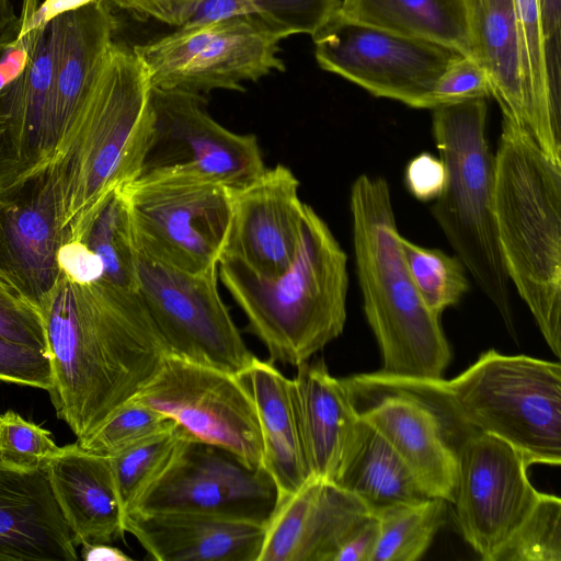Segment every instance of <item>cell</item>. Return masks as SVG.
<instances>
[{
	"label": "cell",
	"mask_w": 561,
	"mask_h": 561,
	"mask_svg": "<svg viewBox=\"0 0 561 561\" xmlns=\"http://www.w3.org/2000/svg\"><path fill=\"white\" fill-rule=\"evenodd\" d=\"M56 415L81 442L133 399L168 348L138 290L61 274L42 313Z\"/></svg>",
	"instance_id": "cell-1"
},
{
	"label": "cell",
	"mask_w": 561,
	"mask_h": 561,
	"mask_svg": "<svg viewBox=\"0 0 561 561\" xmlns=\"http://www.w3.org/2000/svg\"><path fill=\"white\" fill-rule=\"evenodd\" d=\"M495 160L494 216L510 278L552 353L561 355V161L508 118Z\"/></svg>",
	"instance_id": "cell-2"
},
{
	"label": "cell",
	"mask_w": 561,
	"mask_h": 561,
	"mask_svg": "<svg viewBox=\"0 0 561 561\" xmlns=\"http://www.w3.org/2000/svg\"><path fill=\"white\" fill-rule=\"evenodd\" d=\"M218 276L272 363L298 366L344 330L347 255L327 222L307 204L302 242L284 273L264 277L236 260L221 257Z\"/></svg>",
	"instance_id": "cell-3"
},
{
	"label": "cell",
	"mask_w": 561,
	"mask_h": 561,
	"mask_svg": "<svg viewBox=\"0 0 561 561\" xmlns=\"http://www.w3.org/2000/svg\"><path fill=\"white\" fill-rule=\"evenodd\" d=\"M356 273L381 373L437 380L451 357L439 317L424 302L403 260L388 182L359 175L351 187Z\"/></svg>",
	"instance_id": "cell-4"
},
{
	"label": "cell",
	"mask_w": 561,
	"mask_h": 561,
	"mask_svg": "<svg viewBox=\"0 0 561 561\" xmlns=\"http://www.w3.org/2000/svg\"><path fill=\"white\" fill-rule=\"evenodd\" d=\"M151 82L133 47L113 42L59 161L64 229L136 179L149 147Z\"/></svg>",
	"instance_id": "cell-5"
},
{
	"label": "cell",
	"mask_w": 561,
	"mask_h": 561,
	"mask_svg": "<svg viewBox=\"0 0 561 561\" xmlns=\"http://www.w3.org/2000/svg\"><path fill=\"white\" fill-rule=\"evenodd\" d=\"M486 114L485 99L433 108V137L446 180L431 211L476 284L510 318L511 282L497 241Z\"/></svg>",
	"instance_id": "cell-6"
},
{
	"label": "cell",
	"mask_w": 561,
	"mask_h": 561,
	"mask_svg": "<svg viewBox=\"0 0 561 561\" xmlns=\"http://www.w3.org/2000/svg\"><path fill=\"white\" fill-rule=\"evenodd\" d=\"M445 387L463 420L518 450L528 466L561 463V365L489 350Z\"/></svg>",
	"instance_id": "cell-7"
},
{
	"label": "cell",
	"mask_w": 561,
	"mask_h": 561,
	"mask_svg": "<svg viewBox=\"0 0 561 561\" xmlns=\"http://www.w3.org/2000/svg\"><path fill=\"white\" fill-rule=\"evenodd\" d=\"M356 413L376 427L431 496L451 502L461 443L478 433L454 404L443 378L381 371L341 378Z\"/></svg>",
	"instance_id": "cell-8"
},
{
	"label": "cell",
	"mask_w": 561,
	"mask_h": 561,
	"mask_svg": "<svg viewBox=\"0 0 561 561\" xmlns=\"http://www.w3.org/2000/svg\"><path fill=\"white\" fill-rule=\"evenodd\" d=\"M136 249L168 266L205 273L218 268L234 193L207 178L148 171L122 185Z\"/></svg>",
	"instance_id": "cell-9"
},
{
	"label": "cell",
	"mask_w": 561,
	"mask_h": 561,
	"mask_svg": "<svg viewBox=\"0 0 561 561\" xmlns=\"http://www.w3.org/2000/svg\"><path fill=\"white\" fill-rule=\"evenodd\" d=\"M279 38L252 16H233L134 46L151 85L197 94L243 91L273 70L284 71Z\"/></svg>",
	"instance_id": "cell-10"
},
{
	"label": "cell",
	"mask_w": 561,
	"mask_h": 561,
	"mask_svg": "<svg viewBox=\"0 0 561 561\" xmlns=\"http://www.w3.org/2000/svg\"><path fill=\"white\" fill-rule=\"evenodd\" d=\"M137 252V285L169 354L232 374L255 357L218 289V268L190 273Z\"/></svg>",
	"instance_id": "cell-11"
},
{
	"label": "cell",
	"mask_w": 561,
	"mask_h": 561,
	"mask_svg": "<svg viewBox=\"0 0 561 561\" xmlns=\"http://www.w3.org/2000/svg\"><path fill=\"white\" fill-rule=\"evenodd\" d=\"M312 39L317 62L323 70L377 98L413 108L437 106L436 82L448 65L461 56L448 47L353 20L341 11Z\"/></svg>",
	"instance_id": "cell-12"
},
{
	"label": "cell",
	"mask_w": 561,
	"mask_h": 561,
	"mask_svg": "<svg viewBox=\"0 0 561 561\" xmlns=\"http://www.w3.org/2000/svg\"><path fill=\"white\" fill-rule=\"evenodd\" d=\"M130 400L168 415L194 438L230 451L248 467L264 468L256 409L239 375L168 354Z\"/></svg>",
	"instance_id": "cell-13"
},
{
	"label": "cell",
	"mask_w": 561,
	"mask_h": 561,
	"mask_svg": "<svg viewBox=\"0 0 561 561\" xmlns=\"http://www.w3.org/2000/svg\"><path fill=\"white\" fill-rule=\"evenodd\" d=\"M152 130L140 173L179 171L238 191L266 169L259 140L220 125L197 93L151 85Z\"/></svg>",
	"instance_id": "cell-14"
},
{
	"label": "cell",
	"mask_w": 561,
	"mask_h": 561,
	"mask_svg": "<svg viewBox=\"0 0 561 561\" xmlns=\"http://www.w3.org/2000/svg\"><path fill=\"white\" fill-rule=\"evenodd\" d=\"M278 502L277 485L265 468H250L230 451L188 435L131 511L267 525Z\"/></svg>",
	"instance_id": "cell-15"
},
{
	"label": "cell",
	"mask_w": 561,
	"mask_h": 561,
	"mask_svg": "<svg viewBox=\"0 0 561 561\" xmlns=\"http://www.w3.org/2000/svg\"><path fill=\"white\" fill-rule=\"evenodd\" d=\"M456 455L457 523L480 558L494 561L540 492L529 481L522 454L495 436L474 433Z\"/></svg>",
	"instance_id": "cell-16"
},
{
	"label": "cell",
	"mask_w": 561,
	"mask_h": 561,
	"mask_svg": "<svg viewBox=\"0 0 561 561\" xmlns=\"http://www.w3.org/2000/svg\"><path fill=\"white\" fill-rule=\"evenodd\" d=\"M62 233L58 160L0 190V278L41 313L61 277Z\"/></svg>",
	"instance_id": "cell-17"
},
{
	"label": "cell",
	"mask_w": 561,
	"mask_h": 561,
	"mask_svg": "<svg viewBox=\"0 0 561 561\" xmlns=\"http://www.w3.org/2000/svg\"><path fill=\"white\" fill-rule=\"evenodd\" d=\"M293 171L277 164L233 191V209L224 254L253 273L274 277L295 261L301 242L306 204ZM221 260V259H220Z\"/></svg>",
	"instance_id": "cell-18"
},
{
	"label": "cell",
	"mask_w": 561,
	"mask_h": 561,
	"mask_svg": "<svg viewBox=\"0 0 561 561\" xmlns=\"http://www.w3.org/2000/svg\"><path fill=\"white\" fill-rule=\"evenodd\" d=\"M57 25L42 26L28 66L0 90V190L55 160Z\"/></svg>",
	"instance_id": "cell-19"
},
{
	"label": "cell",
	"mask_w": 561,
	"mask_h": 561,
	"mask_svg": "<svg viewBox=\"0 0 561 561\" xmlns=\"http://www.w3.org/2000/svg\"><path fill=\"white\" fill-rule=\"evenodd\" d=\"M370 516L353 494L310 478L279 499L265 528L259 561H334L344 541Z\"/></svg>",
	"instance_id": "cell-20"
},
{
	"label": "cell",
	"mask_w": 561,
	"mask_h": 561,
	"mask_svg": "<svg viewBox=\"0 0 561 561\" xmlns=\"http://www.w3.org/2000/svg\"><path fill=\"white\" fill-rule=\"evenodd\" d=\"M54 65L55 160L68 150L84 104L103 69L117 30L106 0H98L55 18Z\"/></svg>",
	"instance_id": "cell-21"
},
{
	"label": "cell",
	"mask_w": 561,
	"mask_h": 561,
	"mask_svg": "<svg viewBox=\"0 0 561 561\" xmlns=\"http://www.w3.org/2000/svg\"><path fill=\"white\" fill-rule=\"evenodd\" d=\"M157 561H259L266 525L193 513H142L123 517Z\"/></svg>",
	"instance_id": "cell-22"
},
{
	"label": "cell",
	"mask_w": 561,
	"mask_h": 561,
	"mask_svg": "<svg viewBox=\"0 0 561 561\" xmlns=\"http://www.w3.org/2000/svg\"><path fill=\"white\" fill-rule=\"evenodd\" d=\"M76 545L46 469L0 468V561H77Z\"/></svg>",
	"instance_id": "cell-23"
},
{
	"label": "cell",
	"mask_w": 561,
	"mask_h": 561,
	"mask_svg": "<svg viewBox=\"0 0 561 561\" xmlns=\"http://www.w3.org/2000/svg\"><path fill=\"white\" fill-rule=\"evenodd\" d=\"M56 502L77 545L111 543L125 534L110 458L77 442L46 467Z\"/></svg>",
	"instance_id": "cell-24"
},
{
	"label": "cell",
	"mask_w": 561,
	"mask_h": 561,
	"mask_svg": "<svg viewBox=\"0 0 561 561\" xmlns=\"http://www.w3.org/2000/svg\"><path fill=\"white\" fill-rule=\"evenodd\" d=\"M256 409L263 443V465L277 485L279 499L312 478L298 420L294 382L270 360L253 358L238 374Z\"/></svg>",
	"instance_id": "cell-25"
},
{
	"label": "cell",
	"mask_w": 561,
	"mask_h": 561,
	"mask_svg": "<svg viewBox=\"0 0 561 561\" xmlns=\"http://www.w3.org/2000/svg\"><path fill=\"white\" fill-rule=\"evenodd\" d=\"M296 367L294 392L310 472L333 482L358 414L342 380L331 376L322 359Z\"/></svg>",
	"instance_id": "cell-26"
},
{
	"label": "cell",
	"mask_w": 561,
	"mask_h": 561,
	"mask_svg": "<svg viewBox=\"0 0 561 561\" xmlns=\"http://www.w3.org/2000/svg\"><path fill=\"white\" fill-rule=\"evenodd\" d=\"M357 497L373 516L431 496L386 437L358 415L333 481Z\"/></svg>",
	"instance_id": "cell-27"
},
{
	"label": "cell",
	"mask_w": 561,
	"mask_h": 561,
	"mask_svg": "<svg viewBox=\"0 0 561 561\" xmlns=\"http://www.w3.org/2000/svg\"><path fill=\"white\" fill-rule=\"evenodd\" d=\"M474 59L503 117L526 127L520 38L514 0H466ZM527 128V127H526Z\"/></svg>",
	"instance_id": "cell-28"
},
{
	"label": "cell",
	"mask_w": 561,
	"mask_h": 561,
	"mask_svg": "<svg viewBox=\"0 0 561 561\" xmlns=\"http://www.w3.org/2000/svg\"><path fill=\"white\" fill-rule=\"evenodd\" d=\"M346 16L473 56L466 0H342Z\"/></svg>",
	"instance_id": "cell-29"
},
{
	"label": "cell",
	"mask_w": 561,
	"mask_h": 561,
	"mask_svg": "<svg viewBox=\"0 0 561 561\" xmlns=\"http://www.w3.org/2000/svg\"><path fill=\"white\" fill-rule=\"evenodd\" d=\"M62 238L79 240L98 257L103 268L101 280L122 289L138 290L135 234L122 186L65 228Z\"/></svg>",
	"instance_id": "cell-30"
},
{
	"label": "cell",
	"mask_w": 561,
	"mask_h": 561,
	"mask_svg": "<svg viewBox=\"0 0 561 561\" xmlns=\"http://www.w3.org/2000/svg\"><path fill=\"white\" fill-rule=\"evenodd\" d=\"M519 30L526 127L546 153L561 161V108L550 95L538 0H514Z\"/></svg>",
	"instance_id": "cell-31"
},
{
	"label": "cell",
	"mask_w": 561,
	"mask_h": 561,
	"mask_svg": "<svg viewBox=\"0 0 561 561\" xmlns=\"http://www.w3.org/2000/svg\"><path fill=\"white\" fill-rule=\"evenodd\" d=\"M341 4L342 0H199L181 27L252 16L279 39L294 34L312 36Z\"/></svg>",
	"instance_id": "cell-32"
},
{
	"label": "cell",
	"mask_w": 561,
	"mask_h": 561,
	"mask_svg": "<svg viewBox=\"0 0 561 561\" xmlns=\"http://www.w3.org/2000/svg\"><path fill=\"white\" fill-rule=\"evenodd\" d=\"M443 499L388 508L376 516L379 536L371 561H416L445 522Z\"/></svg>",
	"instance_id": "cell-33"
},
{
	"label": "cell",
	"mask_w": 561,
	"mask_h": 561,
	"mask_svg": "<svg viewBox=\"0 0 561 561\" xmlns=\"http://www.w3.org/2000/svg\"><path fill=\"white\" fill-rule=\"evenodd\" d=\"M188 435L178 425L168 433L108 457L123 517L162 474Z\"/></svg>",
	"instance_id": "cell-34"
},
{
	"label": "cell",
	"mask_w": 561,
	"mask_h": 561,
	"mask_svg": "<svg viewBox=\"0 0 561 561\" xmlns=\"http://www.w3.org/2000/svg\"><path fill=\"white\" fill-rule=\"evenodd\" d=\"M407 270L426 306L437 316L460 302L470 288L466 267L458 256L420 247L400 237Z\"/></svg>",
	"instance_id": "cell-35"
},
{
	"label": "cell",
	"mask_w": 561,
	"mask_h": 561,
	"mask_svg": "<svg viewBox=\"0 0 561 561\" xmlns=\"http://www.w3.org/2000/svg\"><path fill=\"white\" fill-rule=\"evenodd\" d=\"M178 425L158 410L129 400L92 434L77 443L89 451L112 457L168 433Z\"/></svg>",
	"instance_id": "cell-36"
},
{
	"label": "cell",
	"mask_w": 561,
	"mask_h": 561,
	"mask_svg": "<svg viewBox=\"0 0 561 561\" xmlns=\"http://www.w3.org/2000/svg\"><path fill=\"white\" fill-rule=\"evenodd\" d=\"M494 561H561V500L540 493Z\"/></svg>",
	"instance_id": "cell-37"
},
{
	"label": "cell",
	"mask_w": 561,
	"mask_h": 561,
	"mask_svg": "<svg viewBox=\"0 0 561 561\" xmlns=\"http://www.w3.org/2000/svg\"><path fill=\"white\" fill-rule=\"evenodd\" d=\"M60 450L47 430L14 411L0 413V468L19 471L46 469Z\"/></svg>",
	"instance_id": "cell-38"
},
{
	"label": "cell",
	"mask_w": 561,
	"mask_h": 561,
	"mask_svg": "<svg viewBox=\"0 0 561 561\" xmlns=\"http://www.w3.org/2000/svg\"><path fill=\"white\" fill-rule=\"evenodd\" d=\"M0 336L47 353L41 311L0 278Z\"/></svg>",
	"instance_id": "cell-39"
},
{
	"label": "cell",
	"mask_w": 561,
	"mask_h": 561,
	"mask_svg": "<svg viewBox=\"0 0 561 561\" xmlns=\"http://www.w3.org/2000/svg\"><path fill=\"white\" fill-rule=\"evenodd\" d=\"M39 0H22L21 12L0 36V90L24 72L30 64L41 27L33 24Z\"/></svg>",
	"instance_id": "cell-40"
},
{
	"label": "cell",
	"mask_w": 561,
	"mask_h": 561,
	"mask_svg": "<svg viewBox=\"0 0 561 561\" xmlns=\"http://www.w3.org/2000/svg\"><path fill=\"white\" fill-rule=\"evenodd\" d=\"M0 381L48 392L51 387L48 354L0 336Z\"/></svg>",
	"instance_id": "cell-41"
},
{
	"label": "cell",
	"mask_w": 561,
	"mask_h": 561,
	"mask_svg": "<svg viewBox=\"0 0 561 561\" xmlns=\"http://www.w3.org/2000/svg\"><path fill=\"white\" fill-rule=\"evenodd\" d=\"M491 96V85L482 66L471 57L459 56L440 75L434 89L436 105Z\"/></svg>",
	"instance_id": "cell-42"
},
{
	"label": "cell",
	"mask_w": 561,
	"mask_h": 561,
	"mask_svg": "<svg viewBox=\"0 0 561 561\" xmlns=\"http://www.w3.org/2000/svg\"><path fill=\"white\" fill-rule=\"evenodd\" d=\"M548 87L561 108V0H538Z\"/></svg>",
	"instance_id": "cell-43"
},
{
	"label": "cell",
	"mask_w": 561,
	"mask_h": 561,
	"mask_svg": "<svg viewBox=\"0 0 561 561\" xmlns=\"http://www.w3.org/2000/svg\"><path fill=\"white\" fill-rule=\"evenodd\" d=\"M405 185L419 201L436 199L443 191L446 171L440 159L422 152L410 160L405 168Z\"/></svg>",
	"instance_id": "cell-44"
},
{
	"label": "cell",
	"mask_w": 561,
	"mask_h": 561,
	"mask_svg": "<svg viewBox=\"0 0 561 561\" xmlns=\"http://www.w3.org/2000/svg\"><path fill=\"white\" fill-rule=\"evenodd\" d=\"M199 0H111V2L138 15L150 16L165 24L181 27Z\"/></svg>",
	"instance_id": "cell-45"
},
{
	"label": "cell",
	"mask_w": 561,
	"mask_h": 561,
	"mask_svg": "<svg viewBox=\"0 0 561 561\" xmlns=\"http://www.w3.org/2000/svg\"><path fill=\"white\" fill-rule=\"evenodd\" d=\"M378 536V519L370 516L344 541L334 561H371Z\"/></svg>",
	"instance_id": "cell-46"
},
{
	"label": "cell",
	"mask_w": 561,
	"mask_h": 561,
	"mask_svg": "<svg viewBox=\"0 0 561 561\" xmlns=\"http://www.w3.org/2000/svg\"><path fill=\"white\" fill-rule=\"evenodd\" d=\"M82 558L95 561H130L133 560L122 550L110 543H95L82 546Z\"/></svg>",
	"instance_id": "cell-47"
},
{
	"label": "cell",
	"mask_w": 561,
	"mask_h": 561,
	"mask_svg": "<svg viewBox=\"0 0 561 561\" xmlns=\"http://www.w3.org/2000/svg\"><path fill=\"white\" fill-rule=\"evenodd\" d=\"M18 18L11 1L0 0V36L16 22Z\"/></svg>",
	"instance_id": "cell-48"
}]
</instances>
